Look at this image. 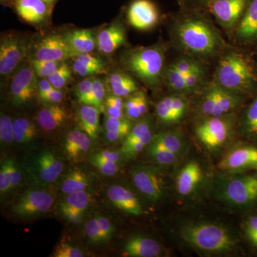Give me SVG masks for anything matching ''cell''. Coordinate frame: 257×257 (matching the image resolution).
Returning <instances> with one entry per match:
<instances>
[{
  "mask_svg": "<svg viewBox=\"0 0 257 257\" xmlns=\"http://www.w3.org/2000/svg\"><path fill=\"white\" fill-rule=\"evenodd\" d=\"M132 179L138 190L150 200L157 202L163 196V179L153 168L136 167L132 172Z\"/></svg>",
  "mask_w": 257,
  "mask_h": 257,
  "instance_id": "obj_12",
  "label": "cell"
},
{
  "mask_svg": "<svg viewBox=\"0 0 257 257\" xmlns=\"http://www.w3.org/2000/svg\"><path fill=\"white\" fill-rule=\"evenodd\" d=\"M174 30L176 42L181 50L192 57H211L225 46L214 27L205 19L196 15L181 19Z\"/></svg>",
  "mask_w": 257,
  "mask_h": 257,
  "instance_id": "obj_1",
  "label": "cell"
},
{
  "mask_svg": "<svg viewBox=\"0 0 257 257\" xmlns=\"http://www.w3.org/2000/svg\"><path fill=\"white\" fill-rule=\"evenodd\" d=\"M96 35L90 29H76L63 35L71 50L77 56L92 53L96 49Z\"/></svg>",
  "mask_w": 257,
  "mask_h": 257,
  "instance_id": "obj_22",
  "label": "cell"
},
{
  "mask_svg": "<svg viewBox=\"0 0 257 257\" xmlns=\"http://www.w3.org/2000/svg\"><path fill=\"white\" fill-rule=\"evenodd\" d=\"M240 101L241 96L239 94L217 86V101L211 117H219L228 114L239 105Z\"/></svg>",
  "mask_w": 257,
  "mask_h": 257,
  "instance_id": "obj_29",
  "label": "cell"
},
{
  "mask_svg": "<svg viewBox=\"0 0 257 257\" xmlns=\"http://www.w3.org/2000/svg\"><path fill=\"white\" fill-rule=\"evenodd\" d=\"M38 96L42 101L49 104H58L62 102L64 99V94L62 89L56 88H53L48 92L39 94Z\"/></svg>",
  "mask_w": 257,
  "mask_h": 257,
  "instance_id": "obj_53",
  "label": "cell"
},
{
  "mask_svg": "<svg viewBox=\"0 0 257 257\" xmlns=\"http://www.w3.org/2000/svg\"><path fill=\"white\" fill-rule=\"evenodd\" d=\"M64 62L54 60H40L32 59L30 64L39 78H47L54 73Z\"/></svg>",
  "mask_w": 257,
  "mask_h": 257,
  "instance_id": "obj_38",
  "label": "cell"
},
{
  "mask_svg": "<svg viewBox=\"0 0 257 257\" xmlns=\"http://www.w3.org/2000/svg\"><path fill=\"white\" fill-rule=\"evenodd\" d=\"M76 57L63 35L52 34L43 37L37 43L32 59L40 60H54L65 62Z\"/></svg>",
  "mask_w": 257,
  "mask_h": 257,
  "instance_id": "obj_10",
  "label": "cell"
},
{
  "mask_svg": "<svg viewBox=\"0 0 257 257\" xmlns=\"http://www.w3.org/2000/svg\"><path fill=\"white\" fill-rule=\"evenodd\" d=\"M13 121L9 115L2 114L0 116V140L2 143L10 144L14 141Z\"/></svg>",
  "mask_w": 257,
  "mask_h": 257,
  "instance_id": "obj_45",
  "label": "cell"
},
{
  "mask_svg": "<svg viewBox=\"0 0 257 257\" xmlns=\"http://www.w3.org/2000/svg\"><path fill=\"white\" fill-rule=\"evenodd\" d=\"M72 72V67L64 62L53 74L47 77V79L56 89H62L70 82Z\"/></svg>",
  "mask_w": 257,
  "mask_h": 257,
  "instance_id": "obj_35",
  "label": "cell"
},
{
  "mask_svg": "<svg viewBox=\"0 0 257 257\" xmlns=\"http://www.w3.org/2000/svg\"><path fill=\"white\" fill-rule=\"evenodd\" d=\"M54 202L55 197L47 189H30L18 197L12 211L19 217H34L50 211Z\"/></svg>",
  "mask_w": 257,
  "mask_h": 257,
  "instance_id": "obj_7",
  "label": "cell"
},
{
  "mask_svg": "<svg viewBox=\"0 0 257 257\" xmlns=\"http://www.w3.org/2000/svg\"><path fill=\"white\" fill-rule=\"evenodd\" d=\"M94 77H85L76 87V95L82 104H88L92 92Z\"/></svg>",
  "mask_w": 257,
  "mask_h": 257,
  "instance_id": "obj_44",
  "label": "cell"
},
{
  "mask_svg": "<svg viewBox=\"0 0 257 257\" xmlns=\"http://www.w3.org/2000/svg\"><path fill=\"white\" fill-rule=\"evenodd\" d=\"M13 125L14 141L16 143H30L37 136L36 125L27 118H18L13 121Z\"/></svg>",
  "mask_w": 257,
  "mask_h": 257,
  "instance_id": "obj_31",
  "label": "cell"
},
{
  "mask_svg": "<svg viewBox=\"0 0 257 257\" xmlns=\"http://www.w3.org/2000/svg\"><path fill=\"white\" fill-rule=\"evenodd\" d=\"M0 3L3 6L7 8H13L15 3V0H0Z\"/></svg>",
  "mask_w": 257,
  "mask_h": 257,
  "instance_id": "obj_63",
  "label": "cell"
},
{
  "mask_svg": "<svg viewBox=\"0 0 257 257\" xmlns=\"http://www.w3.org/2000/svg\"><path fill=\"white\" fill-rule=\"evenodd\" d=\"M184 1L187 2L189 4H192L194 6L207 8L209 5L211 4L214 0H184Z\"/></svg>",
  "mask_w": 257,
  "mask_h": 257,
  "instance_id": "obj_62",
  "label": "cell"
},
{
  "mask_svg": "<svg viewBox=\"0 0 257 257\" xmlns=\"http://www.w3.org/2000/svg\"><path fill=\"white\" fill-rule=\"evenodd\" d=\"M232 119L226 116L209 117L198 126L196 133L199 140L209 148L221 146L229 138L232 130Z\"/></svg>",
  "mask_w": 257,
  "mask_h": 257,
  "instance_id": "obj_8",
  "label": "cell"
},
{
  "mask_svg": "<svg viewBox=\"0 0 257 257\" xmlns=\"http://www.w3.org/2000/svg\"><path fill=\"white\" fill-rule=\"evenodd\" d=\"M91 162L104 175L113 176L119 170L117 162L103 160L94 156L91 157Z\"/></svg>",
  "mask_w": 257,
  "mask_h": 257,
  "instance_id": "obj_46",
  "label": "cell"
},
{
  "mask_svg": "<svg viewBox=\"0 0 257 257\" xmlns=\"http://www.w3.org/2000/svg\"><path fill=\"white\" fill-rule=\"evenodd\" d=\"M107 197L120 210L135 216L143 214V208L138 198L130 189L123 186H111L107 190Z\"/></svg>",
  "mask_w": 257,
  "mask_h": 257,
  "instance_id": "obj_19",
  "label": "cell"
},
{
  "mask_svg": "<svg viewBox=\"0 0 257 257\" xmlns=\"http://www.w3.org/2000/svg\"><path fill=\"white\" fill-rule=\"evenodd\" d=\"M11 188V172L10 159L5 160L0 167V192L1 195L10 191Z\"/></svg>",
  "mask_w": 257,
  "mask_h": 257,
  "instance_id": "obj_47",
  "label": "cell"
},
{
  "mask_svg": "<svg viewBox=\"0 0 257 257\" xmlns=\"http://www.w3.org/2000/svg\"><path fill=\"white\" fill-rule=\"evenodd\" d=\"M156 112L159 119L163 122H175L172 110V95L166 96L157 103Z\"/></svg>",
  "mask_w": 257,
  "mask_h": 257,
  "instance_id": "obj_43",
  "label": "cell"
},
{
  "mask_svg": "<svg viewBox=\"0 0 257 257\" xmlns=\"http://www.w3.org/2000/svg\"><path fill=\"white\" fill-rule=\"evenodd\" d=\"M10 172H11V188L18 187L22 180L21 172L14 160L10 159Z\"/></svg>",
  "mask_w": 257,
  "mask_h": 257,
  "instance_id": "obj_56",
  "label": "cell"
},
{
  "mask_svg": "<svg viewBox=\"0 0 257 257\" xmlns=\"http://www.w3.org/2000/svg\"><path fill=\"white\" fill-rule=\"evenodd\" d=\"M243 124L246 133L257 137V94L246 109Z\"/></svg>",
  "mask_w": 257,
  "mask_h": 257,
  "instance_id": "obj_42",
  "label": "cell"
},
{
  "mask_svg": "<svg viewBox=\"0 0 257 257\" xmlns=\"http://www.w3.org/2000/svg\"><path fill=\"white\" fill-rule=\"evenodd\" d=\"M124 252L128 256L156 257L162 252V246L155 240L142 236H135L128 240Z\"/></svg>",
  "mask_w": 257,
  "mask_h": 257,
  "instance_id": "obj_24",
  "label": "cell"
},
{
  "mask_svg": "<svg viewBox=\"0 0 257 257\" xmlns=\"http://www.w3.org/2000/svg\"><path fill=\"white\" fill-rule=\"evenodd\" d=\"M31 41L26 35L15 32L2 35L0 40V75L11 77L30 54Z\"/></svg>",
  "mask_w": 257,
  "mask_h": 257,
  "instance_id": "obj_5",
  "label": "cell"
},
{
  "mask_svg": "<svg viewBox=\"0 0 257 257\" xmlns=\"http://www.w3.org/2000/svg\"><path fill=\"white\" fill-rule=\"evenodd\" d=\"M238 41L246 45L257 42V0H249L246 10L236 26Z\"/></svg>",
  "mask_w": 257,
  "mask_h": 257,
  "instance_id": "obj_17",
  "label": "cell"
},
{
  "mask_svg": "<svg viewBox=\"0 0 257 257\" xmlns=\"http://www.w3.org/2000/svg\"><path fill=\"white\" fill-rule=\"evenodd\" d=\"M230 202L245 205L257 199V178L252 176L236 177L231 179L224 191Z\"/></svg>",
  "mask_w": 257,
  "mask_h": 257,
  "instance_id": "obj_15",
  "label": "cell"
},
{
  "mask_svg": "<svg viewBox=\"0 0 257 257\" xmlns=\"http://www.w3.org/2000/svg\"><path fill=\"white\" fill-rule=\"evenodd\" d=\"M106 99V88L102 79L94 77L93 80L92 92L88 104L97 108L101 112H104Z\"/></svg>",
  "mask_w": 257,
  "mask_h": 257,
  "instance_id": "obj_37",
  "label": "cell"
},
{
  "mask_svg": "<svg viewBox=\"0 0 257 257\" xmlns=\"http://www.w3.org/2000/svg\"><path fill=\"white\" fill-rule=\"evenodd\" d=\"M100 113L97 108L90 104H82L77 113L79 128L92 140H96L99 135Z\"/></svg>",
  "mask_w": 257,
  "mask_h": 257,
  "instance_id": "obj_27",
  "label": "cell"
},
{
  "mask_svg": "<svg viewBox=\"0 0 257 257\" xmlns=\"http://www.w3.org/2000/svg\"><path fill=\"white\" fill-rule=\"evenodd\" d=\"M217 101V86L213 84L209 86L200 104V111L204 116L211 117Z\"/></svg>",
  "mask_w": 257,
  "mask_h": 257,
  "instance_id": "obj_39",
  "label": "cell"
},
{
  "mask_svg": "<svg viewBox=\"0 0 257 257\" xmlns=\"http://www.w3.org/2000/svg\"><path fill=\"white\" fill-rule=\"evenodd\" d=\"M126 20L136 30L147 31L158 24L160 12L152 0H133L126 10Z\"/></svg>",
  "mask_w": 257,
  "mask_h": 257,
  "instance_id": "obj_9",
  "label": "cell"
},
{
  "mask_svg": "<svg viewBox=\"0 0 257 257\" xmlns=\"http://www.w3.org/2000/svg\"><path fill=\"white\" fill-rule=\"evenodd\" d=\"M104 130L124 134L127 136L133 125L127 118H114L105 115L104 119Z\"/></svg>",
  "mask_w": 257,
  "mask_h": 257,
  "instance_id": "obj_40",
  "label": "cell"
},
{
  "mask_svg": "<svg viewBox=\"0 0 257 257\" xmlns=\"http://www.w3.org/2000/svg\"><path fill=\"white\" fill-rule=\"evenodd\" d=\"M55 88L52 85V84L49 82L47 78H40L39 79V94L48 92L51 89Z\"/></svg>",
  "mask_w": 257,
  "mask_h": 257,
  "instance_id": "obj_60",
  "label": "cell"
},
{
  "mask_svg": "<svg viewBox=\"0 0 257 257\" xmlns=\"http://www.w3.org/2000/svg\"><path fill=\"white\" fill-rule=\"evenodd\" d=\"M72 59V70L80 77H94L105 72V64L103 60L91 53L77 55Z\"/></svg>",
  "mask_w": 257,
  "mask_h": 257,
  "instance_id": "obj_25",
  "label": "cell"
},
{
  "mask_svg": "<svg viewBox=\"0 0 257 257\" xmlns=\"http://www.w3.org/2000/svg\"><path fill=\"white\" fill-rule=\"evenodd\" d=\"M54 8L45 0H15L13 9L24 22L37 26L50 20Z\"/></svg>",
  "mask_w": 257,
  "mask_h": 257,
  "instance_id": "obj_14",
  "label": "cell"
},
{
  "mask_svg": "<svg viewBox=\"0 0 257 257\" xmlns=\"http://www.w3.org/2000/svg\"><path fill=\"white\" fill-rule=\"evenodd\" d=\"M170 65L184 75L191 72L204 70L202 64L199 62V61L194 59V57L189 55L181 56L174 61Z\"/></svg>",
  "mask_w": 257,
  "mask_h": 257,
  "instance_id": "obj_36",
  "label": "cell"
},
{
  "mask_svg": "<svg viewBox=\"0 0 257 257\" xmlns=\"http://www.w3.org/2000/svg\"><path fill=\"white\" fill-rule=\"evenodd\" d=\"M249 0H214L207 7L221 26L234 28L242 18Z\"/></svg>",
  "mask_w": 257,
  "mask_h": 257,
  "instance_id": "obj_11",
  "label": "cell"
},
{
  "mask_svg": "<svg viewBox=\"0 0 257 257\" xmlns=\"http://www.w3.org/2000/svg\"><path fill=\"white\" fill-rule=\"evenodd\" d=\"M99 227H100L101 235H102L103 241H106L111 239L114 233V229L111 221L100 215H96Z\"/></svg>",
  "mask_w": 257,
  "mask_h": 257,
  "instance_id": "obj_54",
  "label": "cell"
},
{
  "mask_svg": "<svg viewBox=\"0 0 257 257\" xmlns=\"http://www.w3.org/2000/svg\"><path fill=\"white\" fill-rule=\"evenodd\" d=\"M184 77H185L187 90L188 92H191L200 87L201 84L204 82L205 70L191 72V73L185 74Z\"/></svg>",
  "mask_w": 257,
  "mask_h": 257,
  "instance_id": "obj_52",
  "label": "cell"
},
{
  "mask_svg": "<svg viewBox=\"0 0 257 257\" xmlns=\"http://www.w3.org/2000/svg\"><path fill=\"white\" fill-rule=\"evenodd\" d=\"M250 167H257V149L254 147L236 149L219 163L220 169L226 171H237Z\"/></svg>",
  "mask_w": 257,
  "mask_h": 257,
  "instance_id": "obj_20",
  "label": "cell"
},
{
  "mask_svg": "<svg viewBox=\"0 0 257 257\" xmlns=\"http://www.w3.org/2000/svg\"><path fill=\"white\" fill-rule=\"evenodd\" d=\"M67 119V111L57 104H50L44 106L37 114V124L46 132L55 131L63 126Z\"/></svg>",
  "mask_w": 257,
  "mask_h": 257,
  "instance_id": "obj_23",
  "label": "cell"
},
{
  "mask_svg": "<svg viewBox=\"0 0 257 257\" xmlns=\"http://www.w3.org/2000/svg\"><path fill=\"white\" fill-rule=\"evenodd\" d=\"M110 106L114 107L119 108L120 109L124 110V101L123 100L122 97L111 94L106 96L105 102H104V106Z\"/></svg>",
  "mask_w": 257,
  "mask_h": 257,
  "instance_id": "obj_58",
  "label": "cell"
},
{
  "mask_svg": "<svg viewBox=\"0 0 257 257\" xmlns=\"http://www.w3.org/2000/svg\"><path fill=\"white\" fill-rule=\"evenodd\" d=\"M163 80L171 90L177 94L188 93L184 74L173 68L172 66L166 67L164 72Z\"/></svg>",
  "mask_w": 257,
  "mask_h": 257,
  "instance_id": "obj_33",
  "label": "cell"
},
{
  "mask_svg": "<svg viewBox=\"0 0 257 257\" xmlns=\"http://www.w3.org/2000/svg\"><path fill=\"white\" fill-rule=\"evenodd\" d=\"M92 156L98 157V158L103 159V160L111 161V162H119L121 155L119 152L113 151V150H103L94 154Z\"/></svg>",
  "mask_w": 257,
  "mask_h": 257,
  "instance_id": "obj_57",
  "label": "cell"
},
{
  "mask_svg": "<svg viewBox=\"0 0 257 257\" xmlns=\"http://www.w3.org/2000/svg\"><path fill=\"white\" fill-rule=\"evenodd\" d=\"M90 203V196L85 191H79L67 194L60 203L62 215L72 223H79Z\"/></svg>",
  "mask_w": 257,
  "mask_h": 257,
  "instance_id": "obj_18",
  "label": "cell"
},
{
  "mask_svg": "<svg viewBox=\"0 0 257 257\" xmlns=\"http://www.w3.org/2000/svg\"><path fill=\"white\" fill-rule=\"evenodd\" d=\"M92 139L80 128H74L67 133L64 150L70 160H82L90 150Z\"/></svg>",
  "mask_w": 257,
  "mask_h": 257,
  "instance_id": "obj_21",
  "label": "cell"
},
{
  "mask_svg": "<svg viewBox=\"0 0 257 257\" xmlns=\"http://www.w3.org/2000/svg\"><path fill=\"white\" fill-rule=\"evenodd\" d=\"M124 111L123 109H120L119 108L114 107V106H104V112L111 117L124 118L125 117Z\"/></svg>",
  "mask_w": 257,
  "mask_h": 257,
  "instance_id": "obj_59",
  "label": "cell"
},
{
  "mask_svg": "<svg viewBox=\"0 0 257 257\" xmlns=\"http://www.w3.org/2000/svg\"><path fill=\"white\" fill-rule=\"evenodd\" d=\"M45 1L47 2V3H50V5H53L55 6L56 3L59 1V0H45Z\"/></svg>",
  "mask_w": 257,
  "mask_h": 257,
  "instance_id": "obj_64",
  "label": "cell"
},
{
  "mask_svg": "<svg viewBox=\"0 0 257 257\" xmlns=\"http://www.w3.org/2000/svg\"><path fill=\"white\" fill-rule=\"evenodd\" d=\"M138 92L132 94L124 101L125 115L130 119H138L141 117L138 111Z\"/></svg>",
  "mask_w": 257,
  "mask_h": 257,
  "instance_id": "obj_51",
  "label": "cell"
},
{
  "mask_svg": "<svg viewBox=\"0 0 257 257\" xmlns=\"http://www.w3.org/2000/svg\"><path fill=\"white\" fill-rule=\"evenodd\" d=\"M151 123L150 119H145L133 126L131 131L124 139L123 146H127L138 142H143L147 144L151 143L154 137Z\"/></svg>",
  "mask_w": 257,
  "mask_h": 257,
  "instance_id": "obj_32",
  "label": "cell"
},
{
  "mask_svg": "<svg viewBox=\"0 0 257 257\" xmlns=\"http://www.w3.org/2000/svg\"><path fill=\"white\" fill-rule=\"evenodd\" d=\"M38 78L30 62L18 67L11 76L9 87L10 98L14 105H25L38 96Z\"/></svg>",
  "mask_w": 257,
  "mask_h": 257,
  "instance_id": "obj_6",
  "label": "cell"
},
{
  "mask_svg": "<svg viewBox=\"0 0 257 257\" xmlns=\"http://www.w3.org/2000/svg\"><path fill=\"white\" fill-rule=\"evenodd\" d=\"M89 185V179L87 175L79 170L71 171L66 175L61 184V190L64 194L85 191Z\"/></svg>",
  "mask_w": 257,
  "mask_h": 257,
  "instance_id": "obj_30",
  "label": "cell"
},
{
  "mask_svg": "<svg viewBox=\"0 0 257 257\" xmlns=\"http://www.w3.org/2000/svg\"><path fill=\"white\" fill-rule=\"evenodd\" d=\"M152 142L158 144L167 150L177 154L182 147V140L180 136L174 132H165L157 134L153 137Z\"/></svg>",
  "mask_w": 257,
  "mask_h": 257,
  "instance_id": "obj_34",
  "label": "cell"
},
{
  "mask_svg": "<svg viewBox=\"0 0 257 257\" xmlns=\"http://www.w3.org/2000/svg\"><path fill=\"white\" fill-rule=\"evenodd\" d=\"M85 233L90 242L94 243L102 242V235H101L100 227H99L96 216L91 219L86 224Z\"/></svg>",
  "mask_w": 257,
  "mask_h": 257,
  "instance_id": "obj_50",
  "label": "cell"
},
{
  "mask_svg": "<svg viewBox=\"0 0 257 257\" xmlns=\"http://www.w3.org/2000/svg\"><path fill=\"white\" fill-rule=\"evenodd\" d=\"M182 236L189 244L209 252L226 251L234 244L227 230L209 223L189 225L182 230Z\"/></svg>",
  "mask_w": 257,
  "mask_h": 257,
  "instance_id": "obj_4",
  "label": "cell"
},
{
  "mask_svg": "<svg viewBox=\"0 0 257 257\" xmlns=\"http://www.w3.org/2000/svg\"><path fill=\"white\" fill-rule=\"evenodd\" d=\"M246 233L250 241L257 246V216H251L246 221Z\"/></svg>",
  "mask_w": 257,
  "mask_h": 257,
  "instance_id": "obj_55",
  "label": "cell"
},
{
  "mask_svg": "<svg viewBox=\"0 0 257 257\" xmlns=\"http://www.w3.org/2000/svg\"><path fill=\"white\" fill-rule=\"evenodd\" d=\"M150 152L152 157L157 161L158 163L163 165H170L177 160V154L175 152L167 150L158 144L151 142Z\"/></svg>",
  "mask_w": 257,
  "mask_h": 257,
  "instance_id": "obj_41",
  "label": "cell"
},
{
  "mask_svg": "<svg viewBox=\"0 0 257 257\" xmlns=\"http://www.w3.org/2000/svg\"><path fill=\"white\" fill-rule=\"evenodd\" d=\"M104 135L106 140L108 141L111 142V143H114V142L117 141V140H122L123 138H126V135L122 133H114V132L108 131L105 130L104 132Z\"/></svg>",
  "mask_w": 257,
  "mask_h": 257,
  "instance_id": "obj_61",
  "label": "cell"
},
{
  "mask_svg": "<svg viewBox=\"0 0 257 257\" xmlns=\"http://www.w3.org/2000/svg\"><path fill=\"white\" fill-rule=\"evenodd\" d=\"M214 83L240 95L256 89L257 75L248 59L241 54L231 52L225 54L219 60Z\"/></svg>",
  "mask_w": 257,
  "mask_h": 257,
  "instance_id": "obj_3",
  "label": "cell"
},
{
  "mask_svg": "<svg viewBox=\"0 0 257 257\" xmlns=\"http://www.w3.org/2000/svg\"><path fill=\"white\" fill-rule=\"evenodd\" d=\"M202 169L196 162H189L184 166L177 177V187L179 194L188 195L193 192L202 179Z\"/></svg>",
  "mask_w": 257,
  "mask_h": 257,
  "instance_id": "obj_26",
  "label": "cell"
},
{
  "mask_svg": "<svg viewBox=\"0 0 257 257\" xmlns=\"http://www.w3.org/2000/svg\"><path fill=\"white\" fill-rule=\"evenodd\" d=\"M55 257H82L84 252L80 248L67 243H60L57 245L54 251Z\"/></svg>",
  "mask_w": 257,
  "mask_h": 257,
  "instance_id": "obj_48",
  "label": "cell"
},
{
  "mask_svg": "<svg viewBox=\"0 0 257 257\" xmlns=\"http://www.w3.org/2000/svg\"><path fill=\"white\" fill-rule=\"evenodd\" d=\"M165 60V47L160 44L128 49L120 57L125 70L151 89L158 87L163 80Z\"/></svg>",
  "mask_w": 257,
  "mask_h": 257,
  "instance_id": "obj_2",
  "label": "cell"
},
{
  "mask_svg": "<svg viewBox=\"0 0 257 257\" xmlns=\"http://www.w3.org/2000/svg\"><path fill=\"white\" fill-rule=\"evenodd\" d=\"M126 41L124 26L116 22L103 29L96 35V49L103 55H111Z\"/></svg>",
  "mask_w": 257,
  "mask_h": 257,
  "instance_id": "obj_16",
  "label": "cell"
},
{
  "mask_svg": "<svg viewBox=\"0 0 257 257\" xmlns=\"http://www.w3.org/2000/svg\"><path fill=\"white\" fill-rule=\"evenodd\" d=\"M30 170L37 182L40 184L52 183L63 172V162L53 152L44 151L35 157Z\"/></svg>",
  "mask_w": 257,
  "mask_h": 257,
  "instance_id": "obj_13",
  "label": "cell"
},
{
  "mask_svg": "<svg viewBox=\"0 0 257 257\" xmlns=\"http://www.w3.org/2000/svg\"><path fill=\"white\" fill-rule=\"evenodd\" d=\"M108 84L112 94L120 97H126L138 92V85L133 77L121 71H116L109 74Z\"/></svg>",
  "mask_w": 257,
  "mask_h": 257,
  "instance_id": "obj_28",
  "label": "cell"
},
{
  "mask_svg": "<svg viewBox=\"0 0 257 257\" xmlns=\"http://www.w3.org/2000/svg\"><path fill=\"white\" fill-rule=\"evenodd\" d=\"M187 99L184 96L179 94L172 95V110L175 122L183 117L187 111Z\"/></svg>",
  "mask_w": 257,
  "mask_h": 257,
  "instance_id": "obj_49",
  "label": "cell"
}]
</instances>
